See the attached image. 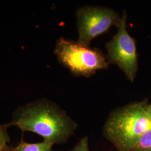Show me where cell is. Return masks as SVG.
I'll use <instances>...</instances> for the list:
<instances>
[{"label": "cell", "mask_w": 151, "mask_h": 151, "mask_svg": "<svg viewBox=\"0 0 151 151\" xmlns=\"http://www.w3.org/2000/svg\"><path fill=\"white\" fill-rule=\"evenodd\" d=\"M10 127L22 134L31 132L53 145H63L74 134L77 124L55 103L42 99L19 106L12 113Z\"/></svg>", "instance_id": "obj_1"}, {"label": "cell", "mask_w": 151, "mask_h": 151, "mask_svg": "<svg viewBox=\"0 0 151 151\" xmlns=\"http://www.w3.org/2000/svg\"><path fill=\"white\" fill-rule=\"evenodd\" d=\"M146 101L131 103L114 110L103 127V135L118 151H131L151 127Z\"/></svg>", "instance_id": "obj_2"}, {"label": "cell", "mask_w": 151, "mask_h": 151, "mask_svg": "<svg viewBox=\"0 0 151 151\" xmlns=\"http://www.w3.org/2000/svg\"><path fill=\"white\" fill-rule=\"evenodd\" d=\"M54 54L61 65L77 76L90 77L109 67L101 51L65 38L57 40Z\"/></svg>", "instance_id": "obj_3"}, {"label": "cell", "mask_w": 151, "mask_h": 151, "mask_svg": "<svg viewBox=\"0 0 151 151\" xmlns=\"http://www.w3.org/2000/svg\"><path fill=\"white\" fill-rule=\"evenodd\" d=\"M121 17L113 9L99 6H84L76 11L78 42L89 46L92 40L113 26L119 27Z\"/></svg>", "instance_id": "obj_4"}, {"label": "cell", "mask_w": 151, "mask_h": 151, "mask_svg": "<svg viewBox=\"0 0 151 151\" xmlns=\"http://www.w3.org/2000/svg\"><path fill=\"white\" fill-rule=\"evenodd\" d=\"M127 15L123 11L118 32L106 45L109 61L117 65L132 82L138 70V59L134 39L127 28Z\"/></svg>", "instance_id": "obj_5"}, {"label": "cell", "mask_w": 151, "mask_h": 151, "mask_svg": "<svg viewBox=\"0 0 151 151\" xmlns=\"http://www.w3.org/2000/svg\"><path fill=\"white\" fill-rule=\"evenodd\" d=\"M53 145L43 140L42 142L29 143L22 138L20 143L15 147H8L6 151H54Z\"/></svg>", "instance_id": "obj_6"}, {"label": "cell", "mask_w": 151, "mask_h": 151, "mask_svg": "<svg viewBox=\"0 0 151 151\" xmlns=\"http://www.w3.org/2000/svg\"><path fill=\"white\" fill-rule=\"evenodd\" d=\"M151 150V127L140 137L134 147L130 151Z\"/></svg>", "instance_id": "obj_7"}, {"label": "cell", "mask_w": 151, "mask_h": 151, "mask_svg": "<svg viewBox=\"0 0 151 151\" xmlns=\"http://www.w3.org/2000/svg\"><path fill=\"white\" fill-rule=\"evenodd\" d=\"M8 123L0 124V151H6L9 146L7 144L10 141V137L8 133Z\"/></svg>", "instance_id": "obj_8"}, {"label": "cell", "mask_w": 151, "mask_h": 151, "mask_svg": "<svg viewBox=\"0 0 151 151\" xmlns=\"http://www.w3.org/2000/svg\"><path fill=\"white\" fill-rule=\"evenodd\" d=\"M70 151H90L88 145V137H83Z\"/></svg>", "instance_id": "obj_9"}, {"label": "cell", "mask_w": 151, "mask_h": 151, "mask_svg": "<svg viewBox=\"0 0 151 151\" xmlns=\"http://www.w3.org/2000/svg\"><path fill=\"white\" fill-rule=\"evenodd\" d=\"M147 113H148L149 119H150V120L151 123V104H149L148 105V107H147Z\"/></svg>", "instance_id": "obj_10"}, {"label": "cell", "mask_w": 151, "mask_h": 151, "mask_svg": "<svg viewBox=\"0 0 151 151\" xmlns=\"http://www.w3.org/2000/svg\"><path fill=\"white\" fill-rule=\"evenodd\" d=\"M151 151V150H146V151Z\"/></svg>", "instance_id": "obj_11"}]
</instances>
